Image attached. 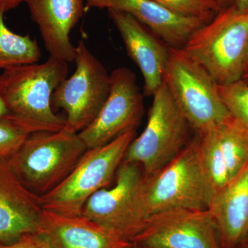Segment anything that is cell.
<instances>
[{"label": "cell", "mask_w": 248, "mask_h": 248, "mask_svg": "<svg viewBox=\"0 0 248 248\" xmlns=\"http://www.w3.org/2000/svg\"><path fill=\"white\" fill-rule=\"evenodd\" d=\"M25 0H0V6L4 8L5 11H11V10L16 9L22 3L24 2Z\"/></svg>", "instance_id": "d4e9b609"}, {"label": "cell", "mask_w": 248, "mask_h": 248, "mask_svg": "<svg viewBox=\"0 0 248 248\" xmlns=\"http://www.w3.org/2000/svg\"><path fill=\"white\" fill-rule=\"evenodd\" d=\"M143 180L139 165L122 161L115 185L94 193L85 203L81 215L131 242L146 221L140 203Z\"/></svg>", "instance_id": "9c48e42d"}, {"label": "cell", "mask_w": 248, "mask_h": 248, "mask_svg": "<svg viewBox=\"0 0 248 248\" xmlns=\"http://www.w3.org/2000/svg\"><path fill=\"white\" fill-rule=\"evenodd\" d=\"M248 76V49L247 55H246V62H245L244 77Z\"/></svg>", "instance_id": "83f0119b"}, {"label": "cell", "mask_w": 248, "mask_h": 248, "mask_svg": "<svg viewBox=\"0 0 248 248\" xmlns=\"http://www.w3.org/2000/svg\"><path fill=\"white\" fill-rule=\"evenodd\" d=\"M0 248H51L47 240L39 232L22 235L14 242L0 244Z\"/></svg>", "instance_id": "603a6c76"}, {"label": "cell", "mask_w": 248, "mask_h": 248, "mask_svg": "<svg viewBox=\"0 0 248 248\" xmlns=\"http://www.w3.org/2000/svg\"><path fill=\"white\" fill-rule=\"evenodd\" d=\"M43 210L40 197L21 182L8 159H0V244L38 232Z\"/></svg>", "instance_id": "4fadbf2b"}, {"label": "cell", "mask_w": 248, "mask_h": 248, "mask_svg": "<svg viewBox=\"0 0 248 248\" xmlns=\"http://www.w3.org/2000/svg\"><path fill=\"white\" fill-rule=\"evenodd\" d=\"M30 134L13 124L0 122V159H8Z\"/></svg>", "instance_id": "7402d4cb"}, {"label": "cell", "mask_w": 248, "mask_h": 248, "mask_svg": "<svg viewBox=\"0 0 248 248\" xmlns=\"http://www.w3.org/2000/svg\"><path fill=\"white\" fill-rule=\"evenodd\" d=\"M143 112V95L135 73L126 67H120L110 74L108 95L97 117L78 135L87 149L102 146L136 130Z\"/></svg>", "instance_id": "30bf717a"}, {"label": "cell", "mask_w": 248, "mask_h": 248, "mask_svg": "<svg viewBox=\"0 0 248 248\" xmlns=\"http://www.w3.org/2000/svg\"><path fill=\"white\" fill-rule=\"evenodd\" d=\"M50 56L74 62L71 32L85 12L86 0H25Z\"/></svg>", "instance_id": "2e32d148"}, {"label": "cell", "mask_w": 248, "mask_h": 248, "mask_svg": "<svg viewBox=\"0 0 248 248\" xmlns=\"http://www.w3.org/2000/svg\"><path fill=\"white\" fill-rule=\"evenodd\" d=\"M108 11L123 40L128 56L141 71L144 81L143 94L154 95L164 84L169 47L133 16L113 10Z\"/></svg>", "instance_id": "5bb4252c"}, {"label": "cell", "mask_w": 248, "mask_h": 248, "mask_svg": "<svg viewBox=\"0 0 248 248\" xmlns=\"http://www.w3.org/2000/svg\"><path fill=\"white\" fill-rule=\"evenodd\" d=\"M182 49L217 84L239 81L244 77L248 49V11H240L234 4L221 9Z\"/></svg>", "instance_id": "3957f363"}, {"label": "cell", "mask_w": 248, "mask_h": 248, "mask_svg": "<svg viewBox=\"0 0 248 248\" xmlns=\"http://www.w3.org/2000/svg\"><path fill=\"white\" fill-rule=\"evenodd\" d=\"M11 114L2 97V94L0 92V122L11 124Z\"/></svg>", "instance_id": "cb8c5ba5"}, {"label": "cell", "mask_w": 248, "mask_h": 248, "mask_svg": "<svg viewBox=\"0 0 248 248\" xmlns=\"http://www.w3.org/2000/svg\"><path fill=\"white\" fill-rule=\"evenodd\" d=\"M197 135L212 198L248 164V128L231 118Z\"/></svg>", "instance_id": "7c38bea8"}, {"label": "cell", "mask_w": 248, "mask_h": 248, "mask_svg": "<svg viewBox=\"0 0 248 248\" xmlns=\"http://www.w3.org/2000/svg\"><path fill=\"white\" fill-rule=\"evenodd\" d=\"M164 76L173 100L190 124L200 133L231 118L218 85L210 74L182 48L169 47Z\"/></svg>", "instance_id": "8992f818"}, {"label": "cell", "mask_w": 248, "mask_h": 248, "mask_svg": "<svg viewBox=\"0 0 248 248\" xmlns=\"http://www.w3.org/2000/svg\"><path fill=\"white\" fill-rule=\"evenodd\" d=\"M234 5L240 11L244 12L248 11V0H236Z\"/></svg>", "instance_id": "484cf974"}, {"label": "cell", "mask_w": 248, "mask_h": 248, "mask_svg": "<svg viewBox=\"0 0 248 248\" xmlns=\"http://www.w3.org/2000/svg\"><path fill=\"white\" fill-rule=\"evenodd\" d=\"M76 47V71L54 91L53 109L66 112L65 130L78 134L95 119L108 95L110 75L84 40Z\"/></svg>", "instance_id": "ba28073f"}, {"label": "cell", "mask_w": 248, "mask_h": 248, "mask_svg": "<svg viewBox=\"0 0 248 248\" xmlns=\"http://www.w3.org/2000/svg\"><path fill=\"white\" fill-rule=\"evenodd\" d=\"M134 248V247H133V248Z\"/></svg>", "instance_id": "f546056e"}, {"label": "cell", "mask_w": 248, "mask_h": 248, "mask_svg": "<svg viewBox=\"0 0 248 248\" xmlns=\"http://www.w3.org/2000/svg\"><path fill=\"white\" fill-rule=\"evenodd\" d=\"M77 133L64 128L31 134L8 159L21 182L41 197L58 186L87 151Z\"/></svg>", "instance_id": "277c9868"}, {"label": "cell", "mask_w": 248, "mask_h": 248, "mask_svg": "<svg viewBox=\"0 0 248 248\" xmlns=\"http://www.w3.org/2000/svg\"><path fill=\"white\" fill-rule=\"evenodd\" d=\"M236 248H248V236L242 241Z\"/></svg>", "instance_id": "f1b7e54d"}, {"label": "cell", "mask_w": 248, "mask_h": 248, "mask_svg": "<svg viewBox=\"0 0 248 248\" xmlns=\"http://www.w3.org/2000/svg\"><path fill=\"white\" fill-rule=\"evenodd\" d=\"M68 73V63L51 56L42 63L16 66L0 73V92L11 124L30 135L64 128L65 119L54 112L51 98Z\"/></svg>", "instance_id": "6da1fadb"}, {"label": "cell", "mask_w": 248, "mask_h": 248, "mask_svg": "<svg viewBox=\"0 0 248 248\" xmlns=\"http://www.w3.org/2000/svg\"><path fill=\"white\" fill-rule=\"evenodd\" d=\"M208 210L222 248H236L248 236V164L215 195Z\"/></svg>", "instance_id": "ac0fdd59"}, {"label": "cell", "mask_w": 248, "mask_h": 248, "mask_svg": "<svg viewBox=\"0 0 248 248\" xmlns=\"http://www.w3.org/2000/svg\"><path fill=\"white\" fill-rule=\"evenodd\" d=\"M39 233L51 248H132L133 245L89 219L43 210Z\"/></svg>", "instance_id": "e0dca14e"}, {"label": "cell", "mask_w": 248, "mask_h": 248, "mask_svg": "<svg viewBox=\"0 0 248 248\" xmlns=\"http://www.w3.org/2000/svg\"><path fill=\"white\" fill-rule=\"evenodd\" d=\"M174 14L208 23L221 11L216 0H154Z\"/></svg>", "instance_id": "ffe728a7"}, {"label": "cell", "mask_w": 248, "mask_h": 248, "mask_svg": "<svg viewBox=\"0 0 248 248\" xmlns=\"http://www.w3.org/2000/svg\"><path fill=\"white\" fill-rule=\"evenodd\" d=\"M91 9L113 10L130 15L172 48H183L190 36L206 24L174 14L154 0H86L85 12Z\"/></svg>", "instance_id": "9a60e30c"}, {"label": "cell", "mask_w": 248, "mask_h": 248, "mask_svg": "<svg viewBox=\"0 0 248 248\" xmlns=\"http://www.w3.org/2000/svg\"><path fill=\"white\" fill-rule=\"evenodd\" d=\"M216 1L221 9H223L225 8L228 7V6H232V3L234 4L236 0H216Z\"/></svg>", "instance_id": "4316f807"}, {"label": "cell", "mask_w": 248, "mask_h": 248, "mask_svg": "<svg viewBox=\"0 0 248 248\" xmlns=\"http://www.w3.org/2000/svg\"><path fill=\"white\" fill-rule=\"evenodd\" d=\"M135 138L136 130H132L107 144L88 149L58 186L40 197L42 208L67 216L81 215L87 201L110 185Z\"/></svg>", "instance_id": "5b68a950"}, {"label": "cell", "mask_w": 248, "mask_h": 248, "mask_svg": "<svg viewBox=\"0 0 248 248\" xmlns=\"http://www.w3.org/2000/svg\"><path fill=\"white\" fill-rule=\"evenodd\" d=\"M153 97L146 128L131 142L123 160L139 165L145 178L172 161L194 135L164 82Z\"/></svg>", "instance_id": "52a82bcc"}, {"label": "cell", "mask_w": 248, "mask_h": 248, "mask_svg": "<svg viewBox=\"0 0 248 248\" xmlns=\"http://www.w3.org/2000/svg\"><path fill=\"white\" fill-rule=\"evenodd\" d=\"M211 190L195 133L184 150L142 184L140 203L145 218L177 209H208Z\"/></svg>", "instance_id": "7a4b0ae2"}, {"label": "cell", "mask_w": 248, "mask_h": 248, "mask_svg": "<svg viewBox=\"0 0 248 248\" xmlns=\"http://www.w3.org/2000/svg\"><path fill=\"white\" fill-rule=\"evenodd\" d=\"M131 243L135 248H222L208 209L155 214Z\"/></svg>", "instance_id": "8fae6325"}, {"label": "cell", "mask_w": 248, "mask_h": 248, "mask_svg": "<svg viewBox=\"0 0 248 248\" xmlns=\"http://www.w3.org/2000/svg\"><path fill=\"white\" fill-rule=\"evenodd\" d=\"M218 91L231 115L248 128V83L240 79L218 85Z\"/></svg>", "instance_id": "44dd1931"}, {"label": "cell", "mask_w": 248, "mask_h": 248, "mask_svg": "<svg viewBox=\"0 0 248 248\" xmlns=\"http://www.w3.org/2000/svg\"><path fill=\"white\" fill-rule=\"evenodd\" d=\"M6 13L0 6V71L37 63L42 53L37 41L9 29L4 21Z\"/></svg>", "instance_id": "d6986e66"}]
</instances>
